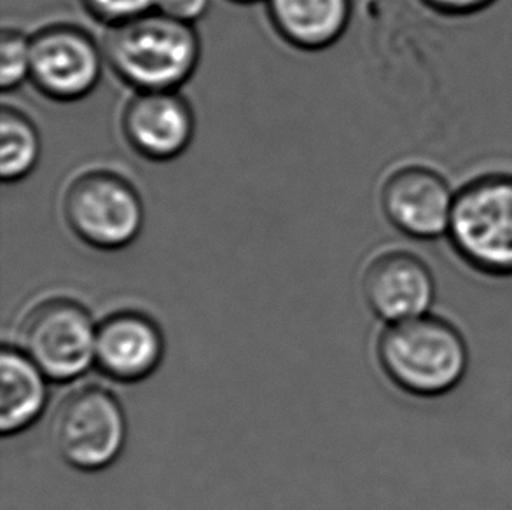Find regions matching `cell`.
<instances>
[{
  "mask_svg": "<svg viewBox=\"0 0 512 510\" xmlns=\"http://www.w3.org/2000/svg\"><path fill=\"white\" fill-rule=\"evenodd\" d=\"M104 55L133 90L177 91L200 63V37L193 25L154 9L112 27Z\"/></svg>",
  "mask_w": 512,
  "mask_h": 510,
  "instance_id": "1",
  "label": "cell"
},
{
  "mask_svg": "<svg viewBox=\"0 0 512 510\" xmlns=\"http://www.w3.org/2000/svg\"><path fill=\"white\" fill-rule=\"evenodd\" d=\"M378 360L395 386L416 397L455 390L469 369V348L457 327L443 318L390 324L378 341Z\"/></svg>",
  "mask_w": 512,
  "mask_h": 510,
  "instance_id": "2",
  "label": "cell"
},
{
  "mask_svg": "<svg viewBox=\"0 0 512 510\" xmlns=\"http://www.w3.org/2000/svg\"><path fill=\"white\" fill-rule=\"evenodd\" d=\"M446 236L472 268L512 276V175L490 173L465 182L455 194Z\"/></svg>",
  "mask_w": 512,
  "mask_h": 510,
  "instance_id": "3",
  "label": "cell"
},
{
  "mask_svg": "<svg viewBox=\"0 0 512 510\" xmlns=\"http://www.w3.org/2000/svg\"><path fill=\"white\" fill-rule=\"evenodd\" d=\"M72 233L100 250L125 249L139 238L146 210L137 187L119 173L93 168L72 179L63 194Z\"/></svg>",
  "mask_w": 512,
  "mask_h": 510,
  "instance_id": "4",
  "label": "cell"
},
{
  "mask_svg": "<svg viewBox=\"0 0 512 510\" xmlns=\"http://www.w3.org/2000/svg\"><path fill=\"white\" fill-rule=\"evenodd\" d=\"M51 441L58 455L76 469L93 472L109 467L126 441L121 404L100 386L70 392L51 421Z\"/></svg>",
  "mask_w": 512,
  "mask_h": 510,
  "instance_id": "5",
  "label": "cell"
},
{
  "mask_svg": "<svg viewBox=\"0 0 512 510\" xmlns=\"http://www.w3.org/2000/svg\"><path fill=\"white\" fill-rule=\"evenodd\" d=\"M21 352L56 381L81 376L95 360L97 331L81 304L63 297L35 304L21 320Z\"/></svg>",
  "mask_w": 512,
  "mask_h": 510,
  "instance_id": "6",
  "label": "cell"
},
{
  "mask_svg": "<svg viewBox=\"0 0 512 510\" xmlns=\"http://www.w3.org/2000/svg\"><path fill=\"white\" fill-rule=\"evenodd\" d=\"M30 81L44 97L76 102L97 88L104 51L84 28L56 23L30 37Z\"/></svg>",
  "mask_w": 512,
  "mask_h": 510,
  "instance_id": "7",
  "label": "cell"
},
{
  "mask_svg": "<svg viewBox=\"0 0 512 510\" xmlns=\"http://www.w3.org/2000/svg\"><path fill=\"white\" fill-rule=\"evenodd\" d=\"M455 191L441 173L425 165H406L381 187V208L402 235L437 240L448 235Z\"/></svg>",
  "mask_w": 512,
  "mask_h": 510,
  "instance_id": "8",
  "label": "cell"
},
{
  "mask_svg": "<svg viewBox=\"0 0 512 510\" xmlns=\"http://www.w3.org/2000/svg\"><path fill=\"white\" fill-rule=\"evenodd\" d=\"M364 297L376 317L388 325L430 315L436 280L418 255L388 250L374 257L364 273Z\"/></svg>",
  "mask_w": 512,
  "mask_h": 510,
  "instance_id": "9",
  "label": "cell"
},
{
  "mask_svg": "<svg viewBox=\"0 0 512 510\" xmlns=\"http://www.w3.org/2000/svg\"><path fill=\"white\" fill-rule=\"evenodd\" d=\"M121 128L139 156L165 163L186 152L196 123L191 105L177 91H137L126 104Z\"/></svg>",
  "mask_w": 512,
  "mask_h": 510,
  "instance_id": "10",
  "label": "cell"
},
{
  "mask_svg": "<svg viewBox=\"0 0 512 510\" xmlns=\"http://www.w3.org/2000/svg\"><path fill=\"white\" fill-rule=\"evenodd\" d=\"M163 350L158 325L135 311L105 318L97 329L95 362L112 380L135 383L151 376L160 366Z\"/></svg>",
  "mask_w": 512,
  "mask_h": 510,
  "instance_id": "11",
  "label": "cell"
},
{
  "mask_svg": "<svg viewBox=\"0 0 512 510\" xmlns=\"http://www.w3.org/2000/svg\"><path fill=\"white\" fill-rule=\"evenodd\" d=\"M268 16L285 42L303 51H320L345 34L352 0H268Z\"/></svg>",
  "mask_w": 512,
  "mask_h": 510,
  "instance_id": "12",
  "label": "cell"
},
{
  "mask_svg": "<svg viewBox=\"0 0 512 510\" xmlns=\"http://www.w3.org/2000/svg\"><path fill=\"white\" fill-rule=\"evenodd\" d=\"M0 430L16 434L30 427L48 400L46 374L21 350L6 346L0 355Z\"/></svg>",
  "mask_w": 512,
  "mask_h": 510,
  "instance_id": "13",
  "label": "cell"
},
{
  "mask_svg": "<svg viewBox=\"0 0 512 510\" xmlns=\"http://www.w3.org/2000/svg\"><path fill=\"white\" fill-rule=\"evenodd\" d=\"M41 135L20 109L4 105L0 112V177L7 184L34 172L41 159Z\"/></svg>",
  "mask_w": 512,
  "mask_h": 510,
  "instance_id": "14",
  "label": "cell"
},
{
  "mask_svg": "<svg viewBox=\"0 0 512 510\" xmlns=\"http://www.w3.org/2000/svg\"><path fill=\"white\" fill-rule=\"evenodd\" d=\"M32 49L30 37L16 30L4 28L0 34V86L2 91L16 90L30 81Z\"/></svg>",
  "mask_w": 512,
  "mask_h": 510,
  "instance_id": "15",
  "label": "cell"
},
{
  "mask_svg": "<svg viewBox=\"0 0 512 510\" xmlns=\"http://www.w3.org/2000/svg\"><path fill=\"white\" fill-rule=\"evenodd\" d=\"M95 18L111 27L139 18L156 9V0H79Z\"/></svg>",
  "mask_w": 512,
  "mask_h": 510,
  "instance_id": "16",
  "label": "cell"
},
{
  "mask_svg": "<svg viewBox=\"0 0 512 510\" xmlns=\"http://www.w3.org/2000/svg\"><path fill=\"white\" fill-rule=\"evenodd\" d=\"M212 0H156V11L193 25L210 9Z\"/></svg>",
  "mask_w": 512,
  "mask_h": 510,
  "instance_id": "17",
  "label": "cell"
},
{
  "mask_svg": "<svg viewBox=\"0 0 512 510\" xmlns=\"http://www.w3.org/2000/svg\"><path fill=\"white\" fill-rule=\"evenodd\" d=\"M425 6L444 16H469L492 6L495 0H422Z\"/></svg>",
  "mask_w": 512,
  "mask_h": 510,
  "instance_id": "18",
  "label": "cell"
},
{
  "mask_svg": "<svg viewBox=\"0 0 512 510\" xmlns=\"http://www.w3.org/2000/svg\"><path fill=\"white\" fill-rule=\"evenodd\" d=\"M231 2H236V4H252V2H259V0H231Z\"/></svg>",
  "mask_w": 512,
  "mask_h": 510,
  "instance_id": "19",
  "label": "cell"
}]
</instances>
